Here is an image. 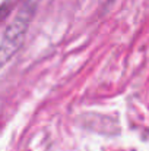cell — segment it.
<instances>
[{
  "label": "cell",
  "mask_w": 149,
  "mask_h": 151,
  "mask_svg": "<svg viewBox=\"0 0 149 151\" xmlns=\"http://www.w3.org/2000/svg\"><path fill=\"white\" fill-rule=\"evenodd\" d=\"M41 0H24L0 40V72L21 50Z\"/></svg>",
  "instance_id": "1"
}]
</instances>
